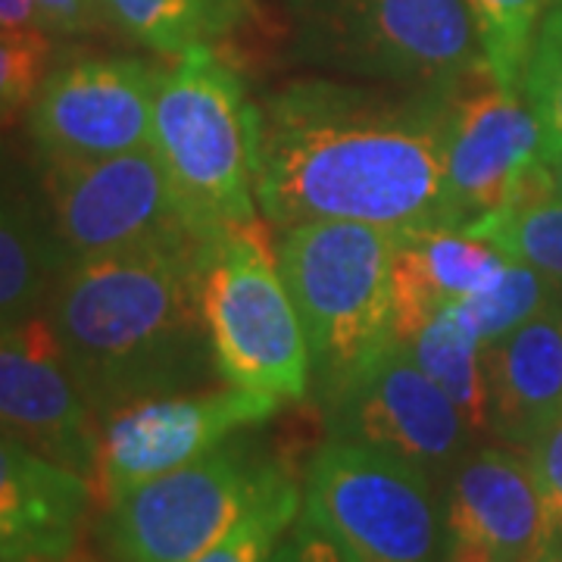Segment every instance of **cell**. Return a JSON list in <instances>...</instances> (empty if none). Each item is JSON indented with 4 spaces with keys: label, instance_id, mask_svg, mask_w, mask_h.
<instances>
[{
    "label": "cell",
    "instance_id": "4dcf8cb0",
    "mask_svg": "<svg viewBox=\"0 0 562 562\" xmlns=\"http://www.w3.org/2000/svg\"><path fill=\"white\" fill-rule=\"evenodd\" d=\"M0 29H44L35 0H0Z\"/></svg>",
    "mask_w": 562,
    "mask_h": 562
},
{
    "label": "cell",
    "instance_id": "8fae6325",
    "mask_svg": "<svg viewBox=\"0 0 562 562\" xmlns=\"http://www.w3.org/2000/svg\"><path fill=\"white\" fill-rule=\"evenodd\" d=\"M322 413L328 438L413 462L435 484L450 479L475 438L460 406L394 341L322 403Z\"/></svg>",
    "mask_w": 562,
    "mask_h": 562
},
{
    "label": "cell",
    "instance_id": "e0dca14e",
    "mask_svg": "<svg viewBox=\"0 0 562 562\" xmlns=\"http://www.w3.org/2000/svg\"><path fill=\"white\" fill-rule=\"evenodd\" d=\"M491 435L525 450L562 422V294L484 350Z\"/></svg>",
    "mask_w": 562,
    "mask_h": 562
},
{
    "label": "cell",
    "instance_id": "1f68e13d",
    "mask_svg": "<svg viewBox=\"0 0 562 562\" xmlns=\"http://www.w3.org/2000/svg\"><path fill=\"white\" fill-rule=\"evenodd\" d=\"M547 188H550V198L562 201V154L547 162Z\"/></svg>",
    "mask_w": 562,
    "mask_h": 562
},
{
    "label": "cell",
    "instance_id": "4316f807",
    "mask_svg": "<svg viewBox=\"0 0 562 562\" xmlns=\"http://www.w3.org/2000/svg\"><path fill=\"white\" fill-rule=\"evenodd\" d=\"M303 487L297 482L284 484L254 513H247L225 538L203 550L191 562H266L272 557L279 538L301 516Z\"/></svg>",
    "mask_w": 562,
    "mask_h": 562
},
{
    "label": "cell",
    "instance_id": "9c48e42d",
    "mask_svg": "<svg viewBox=\"0 0 562 562\" xmlns=\"http://www.w3.org/2000/svg\"><path fill=\"white\" fill-rule=\"evenodd\" d=\"M41 191L69 262L201 238L154 147L103 160L41 162Z\"/></svg>",
    "mask_w": 562,
    "mask_h": 562
},
{
    "label": "cell",
    "instance_id": "277c9868",
    "mask_svg": "<svg viewBox=\"0 0 562 562\" xmlns=\"http://www.w3.org/2000/svg\"><path fill=\"white\" fill-rule=\"evenodd\" d=\"M397 232L362 222H297L276 244L297 306L319 406L391 344V272Z\"/></svg>",
    "mask_w": 562,
    "mask_h": 562
},
{
    "label": "cell",
    "instance_id": "7a4b0ae2",
    "mask_svg": "<svg viewBox=\"0 0 562 562\" xmlns=\"http://www.w3.org/2000/svg\"><path fill=\"white\" fill-rule=\"evenodd\" d=\"M198 244L72 260L54 284L44 310L98 419L220 379L198 301Z\"/></svg>",
    "mask_w": 562,
    "mask_h": 562
},
{
    "label": "cell",
    "instance_id": "6da1fadb",
    "mask_svg": "<svg viewBox=\"0 0 562 562\" xmlns=\"http://www.w3.org/2000/svg\"><path fill=\"white\" fill-rule=\"evenodd\" d=\"M450 94H387L291 81L260 103L257 203L269 225L362 222L387 232L447 225Z\"/></svg>",
    "mask_w": 562,
    "mask_h": 562
},
{
    "label": "cell",
    "instance_id": "f546056e",
    "mask_svg": "<svg viewBox=\"0 0 562 562\" xmlns=\"http://www.w3.org/2000/svg\"><path fill=\"white\" fill-rule=\"evenodd\" d=\"M266 562H344L338 547L322 535L306 516H297L284 531Z\"/></svg>",
    "mask_w": 562,
    "mask_h": 562
},
{
    "label": "cell",
    "instance_id": "5b68a950",
    "mask_svg": "<svg viewBox=\"0 0 562 562\" xmlns=\"http://www.w3.org/2000/svg\"><path fill=\"white\" fill-rule=\"evenodd\" d=\"M198 301L222 382L279 401L310 394L306 335L260 220L201 238Z\"/></svg>",
    "mask_w": 562,
    "mask_h": 562
},
{
    "label": "cell",
    "instance_id": "ac0fdd59",
    "mask_svg": "<svg viewBox=\"0 0 562 562\" xmlns=\"http://www.w3.org/2000/svg\"><path fill=\"white\" fill-rule=\"evenodd\" d=\"M509 266L494 244L457 225L397 232L391 272V341L441 313L443 306L487 288Z\"/></svg>",
    "mask_w": 562,
    "mask_h": 562
},
{
    "label": "cell",
    "instance_id": "d6986e66",
    "mask_svg": "<svg viewBox=\"0 0 562 562\" xmlns=\"http://www.w3.org/2000/svg\"><path fill=\"white\" fill-rule=\"evenodd\" d=\"M69 266L47 210L0 184V331L35 316Z\"/></svg>",
    "mask_w": 562,
    "mask_h": 562
},
{
    "label": "cell",
    "instance_id": "cb8c5ba5",
    "mask_svg": "<svg viewBox=\"0 0 562 562\" xmlns=\"http://www.w3.org/2000/svg\"><path fill=\"white\" fill-rule=\"evenodd\" d=\"M465 10L472 16L491 76L513 91H522L543 0H465Z\"/></svg>",
    "mask_w": 562,
    "mask_h": 562
},
{
    "label": "cell",
    "instance_id": "2e32d148",
    "mask_svg": "<svg viewBox=\"0 0 562 562\" xmlns=\"http://www.w3.org/2000/svg\"><path fill=\"white\" fill-rule=\"evenodd\" d=\"M94 484L0 435V562H63L79 547Z\"/></svg>",
    "mask_w": 562,
    "mask_h": 562
},
{
    "label": "cell",
    "instance_id": "52a82bcc",
    "mask_svg": "<svg viewBox=\"0 0 562 562\" xmlns=\"http://www.w3.org/2000/svg\"><path fill=\"white\" fill-rule=\"evenodd\" d=\"M301 513L344 562H441V503L413 462L328 438L303 482Z\"/></svg>",
    "mask_w": 562,
    "mask_h": 562
},
{
    "label": "cell",
    "instance_id": "9a60e30c",
    "mask_svg": "<svg viewBox=\"0 0 562 562\" xmlns=\"http://www.w3.org/2000/svg\"><path fill=\"white\" fill-rule=\"evenodd\" d=\"M543 506L522 450L482 447L450 472L441 501V562H538Z\"/></svg>",
    "mask_w": 562,
    "mask_h": 562
},
{
    "label": "cell",
    "instance_id": "d6a6232c",
    "mask_svg": "<svg viewBox=\"0 0 562 562\" xmlns=\"http://www.w3.org/2000/svg\"><path fill=\"white\" fill-rule=\"evenodd\" d=\"M538 562H562V541L553 543V547H550V550H547V553H543Z\"/></svg>",
    "mask_w": 562,
    "mask_h": 562
},
{
    "label": "cell",
    "instance_id": "8992f818",
    "mask_svg": "<svg viewBox=\"0 0 562 562\" xmlns=\"http://www.w3.org/2000/svg\"><path fill=\"white\" fill-rule=\"evenodd\" d=\"M301 50L353 76L453 94L491 72L465 0H294Z\"/></svg>",
    "mask_w": 562,
    "mask_h": 562
},
{
    "label": "cell",
    "instance_id": "d4e9b609",
    "mask_svg": "<svg viewBox=\"0 0 562 562\" xmlns=\"http://www.w3.org/2000/svg\"><path fill=\"white\" fill-rule=\"evenodd\" d=\"M54 66L57 35L44 29H0V132L29 116Z\"/></svg>",
    "mask_w": 562,
    "mask_h": 562
},
{
    "label": "cell",
    "instance_id": "484cf974",
    "mask_svg": "<svg viewBox=\"0 0 562 562\" xmlns=\"http://www.w3.org/2000/svg\"><path fill=\"white\" fill-rule=\"evenodd\" d=\"M522 98L538 116L543 162H550L562 154V0L538 22L525 66Z\"/></svg>",
    "mask_w": 562,
    "mask_h": 562
},
{
    "label": "cell",
    "instance_id": "ffe728a7",
    "mask_svg": "<svg viewBox=\"0 0 562 562\" xmlns=\"http://www.w3.org/2000/svg\"><path fill=\"white\" fill-rule=\"evenodd\" d=\"M103 7L120 35L160 57H179L198 44L228 41L250 0H103Z\"/></svg>",
    "mask_w": 562,
    "mask_h": 562
},
{
    "label": "cell",
    "instance_id": "f1b7e54d",
    "mask_svg": "<svg viewBox=\"0 0 562 562\" xmlns=\"http://www.w3.org/2000/svg\"><path fill=\"white\" fill-rule=\"evenodd\" d=\"M41 20L57 38H88L116 32L103 0H35Z\"/></svg>",
    "mask_w": 562,
    "mask_h": 562
},
{
    "label": "cell",
    "instance_id": "83f0119b",
    "mask_svg": "<svg viewBox=\"0 0 562 562\" xmlns=\"http://www.w3.org/2000/svg\"><path fill=\"white\" fill-rule=\"evenodd\" d=\"M543 506V553L562 541V422L522 450Z\"/></svg>",
    "mask_w": 562,
    "mask_h": 562
},
{
    "label": "cell",
    "instance_id": "7402d4cb",
    "mask_svg": "<svg viewBox=\"0 0 562 562\" xmlns=\"http://www.w3.org/2000/svg\"><path fill=\"white\" fill-rule=\"evenodd\" d=\"M560 294L562 284L543 279L541 272L528 269L522 262L509 260V266L487 288L450 303L447 310L457 316L469 335H475L484 347H491L513 328H519L522 322L538 316L543 306L557 301Z\"/></svg>",
    "mask_w": 562,
    "mask_h": 562
},
{
    "label": "cell",
    "instance_id": "603a6c76",
    "mask_svg": "<svg viewBox=\"0 0 562 562\" xmlns=\"http://www.w3.org/2000/svg\"><path fill=\"white\" fill-rule=\"evenodd\" d=\"M475 238L494 244L503 257L522 262L528 269L541 272L543 279L562 284V201L541 198V201L519 203L501 213L462 225Z\"/></svg>",
    "mask_w": 562,
    "mask_h": 562
},
{
    "label": "cell",
    "instance_id": "44dd1931",
    "mask_svg": "<svg viewBox=\"0 0 562 562\" xmlns=\"http://www.w3.org/2000/svg\"><path fill=\"white\" fill-rule=\"evenodd\" d=\"M394 344H401L425 369V375L441 384L447 397L460 406L475 438L491 435V397H487V369H484L487 347L475 335H469L447 306Z\"/></svg>",
    "mask_w": 562,
    "mask_h": 562
},
{
    "label": "cell",
    "instance_id": "30bf717a",
    "mask_svg": "<svg viewBox=\"0 0 562 562\" xmlns=\"http://www.w3.org/2000/svg\"><path fill=\"white\" fill-rule=\"evenodd\" d=\"M447 225L501 213L550 198L543 135L522 91L491 72L469 79L450 94L443 140Z\"/></svg>",
    "mask_w": 562,
    "mask_h": 562
},
{
    "label": "cell",
    "instance_id": "4fadbf2b",
    "mask_svg": "<svg viewBox=\"0 0 562 562\" xmlns=\"http://www.w3.org/2000/svg\"><path fill=\"white\" fill-rule=\"evenodd\" d=\"M162 66L138 57L57 63L29 110L41 162L103 160L154 147Z\"/></svg>",
    "mask_w": 562,
    "mask_h": 562
},
{
    "label": "cell",
    "instance_id": "7c38bea8",
    "mask_svg": "<svg viewBox=\"0 0 562 562\" xmlns=\"http://www.w3.org/2000/svg\"><path fill=\"white\" fill-rule=\"evenodd\" d=\"M284 401L244 391H179L122 403L98 419L94 491L116 501L125 491L201 460L244 428L269 422Z\"/></svg>",
    "mask_w": 562,
    "mask_h": 562
},
{
    "label": "cell",
    "instance_id": "ba28073f",
    "mask_svg": "<svg viewBox=\"0 0 562 562\" xmlns=\"http://www.w3.org/2000/svg\"><path fill=\"white\" fill-rule=\"evenodd\" d=\"M291 482L281 460L225 441L106 503V541L120 562H191Z\"/></svg>",
    "mask_w": 562,
    "mask_h": 562
},
{
    "label": "cell",
    "instance_id": "836d02e7",
    "mask_svg": "<svg viewBox=\"0 0 562 562\" xmlns=\"http://www.w3.org/2000/svg\"><path fill=\"white\" fill-rule=\"evenodd\" d=\"M553 3H557V0H553Z\"/></svg>",
    "mask_w": 562,
    "mask_h": 562
},
{
    "label": "cell",
    "instance_id": "3957f363",
    "mask_svg": "<svg viewBox=\"0 0 562 562\" xmlns=\"http://www.w3.org/2000/svg\"><path fill=\"white\" fill-rule=\"evenodd\" d=\"M154 150L201 238L257 222L260 106L216 44H198L162 69Z\"/></svg>",
    "mask_w": 562,
    "mask_h": 562
},
{
    "label": "cell",
    "instance_id": "5bb4252c",
    "mask_svg": "<svg viewBox=\"0 0 562 562\" xmlns=\"http://www.w3.org/2000/svg\"><path fill=\"white\" fill-rule=\"evenodd\" d=\"M0 435L91 484L98 479V416L47 313L0 331Z\"/></svg>",
    "mask_w": 562,
    "mask_h": 562
}]
</instances>
